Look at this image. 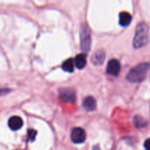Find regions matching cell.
<instances>
[{"instance_id":"cell-13","label":"cell","mask_w":150,"mask_h":150,"mask_svg":"<svg viewBox=\"0 0 150 150\" xmlns=\"http://www.w3.org/2000/svg\"><path fill=\"white\" fill-rule=\"evenodd\" d=\"M133 123L138 128H143L146 125V122L140 116H135L133 119Z\"/></svg>"},{"instance_id":"cell-5","label":"cell","mask_w":150,"mask_h":150,"mask_svg":"<svg viewBox=\"0 0 150 150\" xmlns=\"http://www.w3.org/2000/svg\"><path fill=\"white\" fill-rule=\"evenodd\" d=\"M71 139L74 144H83L86 139V131L81 127H75L71 133Z\"/></svg>"},{"instance_id":"cell-14","label":"cell","mask_w":150,"mask_h":150,"mask_svg":"<svg viewBox=\"0 0 150 150\" xmlns=\"http://www.w3.org/2000/svg\"><path fill=\"white\" fill-rule=\"evenodd\" d=\"M36 135H37V132L35 129H30L27 131V136H28V139L30 141H33L35 139Z\"/></svg>"},{"instance_id":"cell-6","label":"cell","mask_w":150,"mask_h":150,"mask_svg":"<svg viewBox=\"0 0 150 150\" xmlns=\"http://www.w3.org/2000/svg\"><path fill=\"white\" fill-rule=\"evenodd\" d=\"M121 71V65L118 60L112 59L110 60L107 66V73L110 76L116 77Z\"/></svg>"},{"instance_id":"cell-4","label":"cell","mask_w":150,"mask_h":150,"mask_svg":"<svg viewBox=\"0 0 150 150\" xmlns=\"http://www.w3.org/2000/svg\"><path fill=\"white\" fill-rule=\"evenodd\" d=\"M60 98L66 103H74L76 100V93L70 88H63L59 91Z\"/></svg>"},{"instance_id":"cell-8","label":"cell","mask_w":150,"mask_h":150,"mask_svg":"<svg viewBox=\"0 0 150 150\" xmlns=\"http://www.w3.org/2000/svg\"><path fill=\"white\" fill-rule=\"evenodd\" d=\"M8 126L12 130H18L23 126V120L19 116H13L8 120Z\"/></svg>"},{"instance_id":"cell-3","label":"cell","mask_w":150,"mask_h":150,"mask_svg":"<svg viewBox=\"0 0 150 150\" xmlns=\"http://www.w3.org/2000/svg\"><path fill=\"white\" fill-rule=\"evenodd\" d=\"M80 47L84 52H88L91 45V36L88 25H82L80 28Z\"/></svg>"},{"instance_id":"cell-9","label":"cell","mask_w":150,"mask_h":150,"mask_svg":"<svg viewBox=\"0 0 150 150\" xmlns=\"http://www.w3.org/2000/svg\"><path fill=\"white\" fill-rule=\"evenodd\" d=\"M83 107L87 111H93L96 108V101L93 96H87L83 101Z\"/></svg>"},{"instance_id":"cell-7","label":"cell","mask_w":150,"mask_h":150,"mask_svg":"<svg viewBox=\"0 0 150 150\" xmlns=\"http://www.w3.org/2000/svg\"><path fill=\"white\" fill-rule=\"evenodd\" d=\"M105 60V52L104 50H99L95 52L91 57V62L95 66H101Z\"/></svg>"},{"instance_id":"cell-2","label":"cell","mask_w":150,"mask_h":150,"mask_svg":"<svg viewBox=\"0 0 150 150\" xmlns=\"http://www.w3.org/2000/svg\"><path fill=\"white\" fill-rule=\"evenodd\" d=\"M149 41V27L144 22L139 23L135 29L132 46L135 49L145 47Z\"/></svg>"},{"instance_id":"cell-10","label":"cell","mask_w":150,"mask_h":150,"mask_svg":"<svg viewBox=\"0 0 150 150\" xmlns=\"http://www.w3.org/2000/svg\"><path fill=\"white\" fill-rule=\"evenodd\" d=\"M74 65L75 66L79 69H83L86 67L87 64V60H86V56L85 54H79L76 56L74 59Z\"/></svg>"},{"instance_id":"cell-16","label":"cell","mask_w":150,"mask_h":150,"mask_svg":"<svg viewBox=\"0 0 150 150\" xmlns=\"http://www.w3.org/2000/svg\"><path fill=\"white\" fill-rule=\"evenodd\" d=\"M8 91V90H7V89H1V90H0V95L5 94V93H6Z\"/></svg>"},{"instance_id":"cell-11","label":"cell","mask_w":150,"mask_h":150,"mask_svg":"<svg viewBox=\"0 0 150 150\" xmlns=\"http://www.w3.org/2000/svg\"><path fill=\"white\" fill-rule=\"evenodd\" d=\"M132 21V16L127 12H122L119 14V24L121 26L125 27L129 25Z\"/></svg>"},{"instance_id":"cell-1","label":"cell","mask_w":150,"mask_h":150,"mask_svg":"<svg viewBox=\"0 0 150 150\" xmlns=\"http://www.w3.org/2000/svg\"><path fill=\"white\" fill-rule=\"evenodd\" d=\"M150 69V63H141L134 66L128 72L127 80L132 83H138L144 81Z\"/></svg>"},{"instance_id":"cell-15","label":"cell","mask_w":150,"mask_h":150,"mask_svg":"<svg viewBox=\"0 0 150 150\" xmlns=\"http://www.w3.org/2000/svg\"><path fill=\"white\" fill-rule=\"evenodd\" d=\"M144 148L146 150H150V138H148L144 142Z\"/></svg>"},{"instance_id":"cell-12","label":"cell","mask_w":150,"mask_h":150,"mask_svg":"<svg viewBox=\"0 0 150 150\" xmlns=\"http://www.w3.org/2000/svg\"><path fill=\"white\" fill-rule=\"evenodd\" d=\"M74 61L73 59L69 58L65 60L62 65V69L66 72H73L74 69Z\"/></svg>"}]
</instances>
